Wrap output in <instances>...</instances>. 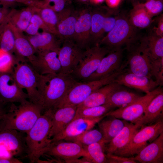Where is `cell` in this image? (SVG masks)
Listing matches in <instances>:
<instances>
[{
	"mask_svg": "<svg viewBox=\"0 0 163 163\" xmlns=\"http://www.w3.org/2000/svg\"><path fill=\"white\" fill-rule=\"evenodd\" d=\"M71 74H39L37 89L42 112L53 110L67 91L77 82Z\"/></svg>",
	"mask_w": 163,
	"mask_h": 163,
	"instance_id": "1",
	"label": "cell"
},
{
	"mask_svg": "<svg viewBox=\"0 0 163 163\" xmlns=\"http://www.w3.org/2000/svg\"><path fill=\"white\" fill-rule=\"evenodd\" d=\"M53 112L51 110L44 112L26 133V157L30 163L37 161L40 157L46 153L50 145L51 139L49 136Z\"/></svg>",
	"mask_w": 163,
	"mask_h": 163,
	"instance_id": "2",
	"label": "cell"
},
{
	"mask_svg": "<svg viewBox=\"0 0 163 163\" xmlns=\"http://www.w3.org/2000/svg\"><path fill=\"white\" fill-rule=\"evenodd\" d=\"M40 107L27 100L17 106L12 103L0 120V130H15L26 133L42 114Z\"/></svg>",
	"mask_w": 163,
	"mask_h": 163,
	"instance_id": "3",
	"label": "cell"
},
{
	"mask_svg": "<svg viewBox=\"0 0 163 163\" xmlns=\"http://www.w3.org/2000/svg\"><path fill=\"white\" fill-rule=\"evenodd\" d=\"M127 66L123 63L117 71L105 78L86 82H77L66 93L56 108L69 105L77 106L83 102L92 92L100 88L114 82L118 75L126 70Z\"/></svg>",
	"mask_w": 163,
	"mask_h": 163,
	"instance_id": "4",
	"label": "cell"
},
{
	"mask_svg": "<svg viewBox=\"0 0 163 163\" xmlns=\"http://www.w3.org/2000/svg\"><path fill=\"white\" fill-rule=\"evenodd\" d=\"M12 73L20 87L26 90L29 101L39 106L37 89L39 74L24 59L20 58L15 60Z\"/></svg>",
	"mask_w": 163,
	"mask_h": 163,
	"instance_id": "5",
	"label": "cell"
},
{
	"mask_svg": "<svg viewBox=\"0 0 163 163\" xmlns=\"http://www.w3.org/2000/svg\"><path fill=\"white\" fill-rule=\"evenodd\" d=\"M110 51L97 45L84 50L78 65L71 75L78 82H84L97 69L103 58Z\"/></svg>",
	"mask_w": 163,
	"mask_h": 163,
	"instance_id": "6",
	"label": "cell"
},
{
	"mask_svg": "<svg viewBox=\"0 0 163 163\" xmlns=\"http://www.w3.org/2000/svg\"><path fill=\"white\" fill-rule=\"evenodd\" d=\"M163 132V121L161 119L149 125L143 127L133 135L126 146L115 155L129 157L137 155Z\"/></svg>",
	"mask_w": 163,
	"mask_h": 163,
	"instance_id": "7",
	"label": "cell"
},
{
	"mask_svg": "<svg viewBox=\"0 0 163 163\" xmlns=\"http://www.w3.org/2000/svg\"><path fill=\"white\" fill-rule=\"evenodd\" d=\"M126 62L129 67L128 72L149 78L154 77L160 64L158 60L150 56L142 44L132 49Z\"/></svg>",
	"mask_w": 163,
	"mask_h": 163,
	"instance_id": "8",
	"label": "cell"
},
{
	"mask_svg": "<svg viewBox=\"0 0 163 163\" xmlns=\"http://www.w3.org/2000/svg\"><path fill=\"white\" fill-rule=\"evenodd\" d=\"M162 91V89L159 87L146 93L145 95L140 96L133 103L124 107L111 110L105 115L106 116L122 119L135 123L142 117L147 107L152 100Z\"/></svg>",
	"mask_w": 163,
	"mask_h": 163,
	"instance_id": "9",
	"label": "cell"
},
{
	"mask_svg": "<svg viewBox=\"0 0 163 163\" xmlns=\"http://www.w3.org/2000/svg\"><path fill=\"white\" fill-rule=\"evenodd\" d=\"M134 27L126 18H117L113 28L99 43L110 51L120 48L132 40L135 33Z\"/></svg>",
	"mask_w": 163,
	"mask_h": 163,
	"instance_id": "10",
	"label": "cell"
},
{
	"mask_svg": "<svg viewBox=\"0 0 163 163\" xmlns=\"http://www.w3.org/2000/svg\"><path fill=\"white\" fill-rule=\"evenodd\" d=\"M24 133L15 130H0V155L6 153L11 156H22L27 148Z\"/></svg>",
	"mask_w": 163,
	"mask_h": 163,
	"instance_id": "11",
	"label": "cell"
},
{
	"mask_svg": "<svg viewBox=\"0 0 163 163\" xmlns=\"http://www.w3.org/2000/svg\"><path fill=\"white\" fill-rule=\"evenodd\" d=\"M28 95L17 83L12 72L0 73V101L3 103L27 101Z\"/></svg>",
	"mask_w": 163,
	"mask_h": 163,
	"instance_id": "12",
	"label": "cell"
},
{
	"mask_svg": "<svg viewBox=\"0 0 163 163\" xmlns=\"http://www.w3.org/2000/svg\"><path fill=\"white\" fill-rule=\"evenodd\" d=\"M45 154L64 160L67 162L83 157L88 159L91 163L85 148L81 144L76 142L59 141L51 142Z\"/></svg>",
	"mask_w": 163,
	"mask_h": 163,
	"instance_id": "13",
	"label": "cell"
},
{
	"mask_svg": "<svg viewBox=\"0 0 163 163\" xmlns=\"http://www.w3.org/2000/svg\"><path fill=\"white\" fill-rule=\"evenodd\" d=\"M84 50L77 45L72 40L66 39L58 52L61 72L71 74L78 65Z\"/></svg>",
	"mask_w": 163,
	"mask_h": 163,
	"instance_id": "14",
	"label": "cell"
},
{
	"mask_svg": "<svg viewBox=\"0 0 163 163\" xmlns=\"http://www.w3.org/2000/svg\"><path fill=\"white\" fill-rule=\"evenodd\" d=\"M123 51L121 48L110 51L103 58L95 71L84 82L102 79L118 71L123 63Z\"/></svg>",
	"mask_w": 163,
	"mask_h": 163,
	"instance_id": "15",
	"label": "cell"
},
{
	"mask_svg": "<svg viewBox=\"0 0 163 163\" xmlns=\"http://www.w3.org/2000/svg\"><path fill=\"white\" fill-rule=\"evenodd\" d=\"M124 121V126L123 128L108 143L107 146H105L104 150L107 152V154H115L124 149L138 129L143 126V116L135 123Z\"/></svg>",
	"mask_w": 163,
	"mask_h": 163,
	"instance_id": "16",
	"label": "cell"
},
{
	"mask_svg": "<svg viewBox=\"0 0 163 163\" xmlns=\"http://www.w3.org/2000/svg\"><path fill=\"white\" fill-rule=\"evenodd\" d=\"M105 116V115L95 119L79 118L73 119L63 131L50 139L51 142L62 140L68 141L92 129Z\"/></svg>",
	"mask_w": 163,
	"mask_h": 163,
	"instance_id": "17",
	"label": "cell"
},
{
	"mask_svg": "<svg viewBox=\"0 0 163 163\" xmlns=\"http://www.w3.org/2000/svg\"><path fill=\"white\" fill-rule=\"evenodd\" d=\"M125 70L116 78L114 82L119 85L139 90L148 93L155 89L159 83L155 80L139 76Z\"/></svg>",
	"mask_w": 163,
	"mask_h": 163,
	"instance_id": "18",
	"label": "cell"
},
{
	"mask_svg": "<svg viewBox=\"0 0 163 163\" xmlns=\"http://www.w3.org/2000/svg\"><path fill=\"white\" fill-rule=\"evenodd\" d=\"M58 51L50 50L36 53V59L32 66L41 75L61 72Z\"/></svg>",
	"mask_w": 163,
	"mask_h": 163,
	"instance_id": "19",
	"label": "cell"
},
{
	"mask_svg": "<svg viewBox=\"0 0 163 163\" xmlns=\"http://www.w3.org/2000/svg\"><path fill=\"white\" fill-rule=\"evenodd\" d=\"M77 106L69 105L57 108L53 110L49 138L53 137L63 131L73 120Z\"/></svg>",
	"mask_w": 163,
	"mask_h": 163,
	"instance_id": "20",
	"label": "cell"
},
{
	"mask_svg": "<svg viewBox=\"0 0 163 163\" xmlns=\"http://www.w3.org/2000/svg\"><path fill=\"white\" fill-rule=\"evenodd\" d=\"M92 14L85 11L77 18L72 40L83 50L91 47Z\"/></svg>",
	"mask_w": 163,
	"mask_h": 163,
	"instance_id": "21",
	"label": "cell"
},
{
	"mask_svg": "<svg viewBox=\"0 0 163 163\" xmlns=\"http://www.w3.org/2000/svg\"><path fill=\"white\" fill-rule=\"evenodd\" d=\"M133 158L134 160L141 163H162L163 132Z\"/></svg>",
	"mask_w": 163,
	"mask_h": 163,
	"instance_id": "22",
	"label": "cell"
},
{
	"mask_svg": "<svg viewBox=\"0 0 163 163\" xmlns=\"http://www.w3.org/2000/svg\"><path fill=\"white\" fill-rule=\"evenodd\" d=\"M8 22L14 35L15 52L18 55L19 57L27 59L32 66L36 58L35 50L23 32Z\"/></svg>",
	"mask_w": 163,
	"mask_h": 163,
	"instance_id": "23",
	"label": "cell"
},
{
	"mask_svg": "<svg viewBox=\"0 0 163 163\" xmlns=\"http://www.w3.org/2000/svg\"><path fill=\"white\" fill-rule=\"evenodd\" d=\"M121 86L114 82L100 88L94 91L83 102L78 105L77 108L97 106L105 104L111 94Z\"/></svg>",
	"mask_w": 163,
	"mask_h": 163,
	"instance_id": "24",
	"label": "cell"
},
{
	"mask_svg": "<svg viewBox=\"0 0 163 163\" xmlns=\"http://www.w3.org/2000/svg\"><path fill=\"white\" fill-rule=\"evenodd\" d=\"M54 35L48 32L43 31L26 37L37 53L48 51H59V45Z\"/></svg>",
	"mask_w": 163,
	"mask_h": 163,
	"instance_id": "25",
	"label": "cell"
},
{
	"mask_svg": "<svg viewBox=\"0 0 163 163\" xmlns=\"http://www.w3.org/2000/svg\"><path fill=\"white\" fill-rule=\"evenodd\" d=\"M40 8L27 6L20 10L12 9L6 18L9 23L20 31L25 32L34 14Z\"/></svg>",
	"mask_w": 163,
	"mask_h": 163,
	"instance_id": "26",
	"label": "cell"
},
{
	"mask_svg": "<svg viewBox=\"0 0 163 163\" xmlns=\"http://www.w3.org/2000/svg\"><path fill=\"white\" fill-rule=\"evenodd\" d=\"M100 131L103 137L100 142L105 145L108 143L121 131L124 126V121L118 118H113L101 120L98 123Z\"/></svg>",
	"mask_w": 163,
	"mask_h": 163,
	"instance_id": "27",
	"label": "cell"
},
{
	"mask_svg": "<svg viewBox=\"0 0 163 163\" xmlns=\"http://www.w3.org/2000/svg\"><path fill=\"white\" fill-rule=\"evenodd\" d=\"M163 111V92L154 97L149 104L143 116V126L150 125L162 118Z\"/></svg>",
	"mask_w": 163,
	"mask_h": 163,
	"instance_id": "28",
	"label": "cell"
},
{
	"mask_svg": "<svg viewBox=\"0 0 163 163\" xmlns=\"http://www.w3.org/2000/svg\"><path fill=\"white\" fill-rule=\"evenodd\" d=\"M140 96L121 87L114 91L108 97L105 104H110L114 108L124 107L137 100Z\"/></svg>",
	"mask_w": 163,
	"mask_h": 163,
	"instance_id": "29",
	"label": "cell"
},
{
	"mask_svg": "<svg viewBox=\"0 0 163 163\" xmlns=\"http://www.w3.org/2000/svg\"><path fill=\"white\" fill-rule=\"evenodd\" d=\"M0 48L11 54L15 52L14 34L6 17L0 24Z\"/></svg>",
	"mask_w": 163,
	"mask_h": 163,
	"instance_id": "30",
	"label": "cell"
},
{
	"mask_svg": "<svg viewBox=\"0 0 163 163\" xmlns=\"http://www.w3.org/2000/svg\"><path fill=\"white\" fill-rule=\"evenodd\" d=\"M151 17L142 4H139L136 5L131 11L129 20L134 27L144 28L150 25L152 21Z\"/></svg>",
	"mask_w": 163,
	"mask_h": 163,
	"instance_id": "31",
	"label": "cell"
},
{
	"mask_svg": "<svg viewBox=\"0 0 163 163\" xmlns=\"http://www.w3.org/2000/svg\"><path fill=\"white\" fill-rule=\"evenodd\" d=\"M113 108V107L108 104L97 106L77 108L73 119L79 118L90 119L96 118L105 115Z\"/></svg>",
	"mask_w": 163,
	"mask_h": 163,
	"instance_id": "32",
	"label": "cell"
},
{
	"mask_svg": "<svg viewBox=\"0 0 163 163\" xmlns=\"http://www.w3.org/2000/svg\"><path fill=\"white\" fill-rule=\"evenodd\" d=\"M142 44L150 56L156 59L163 58V37L158 35H151Z\"/></svg>",
	"mask_w": 163,
	"mask_h": 163,
	"instance_id": "33",
	"label": "cell"
},
{
	"mask_svg": "<svg viewBox=\"0 0 163 163\" xmlns=\"http://www.w3.org/2000/svg\"><path fill=\"white\" fill-rule=\"evenodd\" d=\"M39 13L50 32L59 35L57 29L59 18L57 13L49 7L43 6L40 8Z\"/></svg>",
	"mask_w": 163,
	"mask_h": 163,
	"instance_id": "34",
	"label": "cell"
},
{
	"mask_svg": "<svg viewBox=\"0 0 163 163\" xmlns=\"http://www.w3.org/2000/svg\"><path fill=\"white\" fill-rule=\"evenodd\" d=\"M58 16L57 29L59 35L72 38L75 32L77 18L72 15L64 17L61 15H58Z\"/></svg>",
	"mask_w": 163,
	"mask_h": 163,
	"instance_id": "35",
	"label": "cell"
},
{
	"mask_svg": "<svg viewBox=\"0 0 163 163\" xmlns=\"http://www.w3.org/2000/svg\"><path fill=\"white\" fill-rule=\"evenodd\" d=\"M102 137V134L100 130L91 129L71 138L68 141L76 142L83 146H86L93 143L100 142Z\"/></svg>",
	"mask_w": 163,
	"mask_h": 163,
	"instance_id": "36",
	"label": "cell"
},
{
	"mask_svg": "<svg viewBox=\"0 0 163 163\" xmlns=\"http://www.w3.org/2000/svg\"><path fill=\"white\" fill-rule=\"evenodd\" d=\"M105 16L100 12L92 14L91 19V38L95 45H99V40L102 36V30Z\"/></svg>",
	"mask_w": 163,
	"mask_h": 163,
	"instance_id": "37",
	"label": "cell"
},
{
	"mask_svg": "<svg viewBox=\"0 0 163 163\" xmlns=\"http://www.w3.org/2000/svg\"><path fill=\"white\" fill-rule=\"evenodd\" d=\"M83 146L86 149L91 163H107L106 155L104 152V145L98 142Z\"/></svg>",
	"mask_w": 163,
	"mask_h": 163,
	"instance_id": "38",
	"label": "cell"
},
{
	"mask_svg": "<svg viewBox=\"0 0 163 163\" xmlns=\"http://www.w3.org/2000/svg\"><path fill=\"white\" fill-rule=\"evenodd\" d=\"M39 9L33 14L30 22L25 31L29 35H34L38 34L40 29H42L43 31L50 32L48 27L39 15Z\"/></svg>",
	"mask_w": 163,
	"mask_h": 163,
	"instance_id": "39",
	"label": "cell"
},
{
	"mask_svg": "<svg viewBox=\"0 0 163 163\" xmlns=\"http://www.w3.org/2000/svg\"><path fill=\"white\" fill-rule=\"evenodd\" d=\"M15 61L11 53L0 48V73L12 72Z\"/></svg>",
	"mask_w": 163,
	"mask_h": 163,
	"instance_id": "40",
	"label": "cell"
},
{
	"mask_svg": "<svg viewBox=\"0 0 163 163\" xmlns=\"http://www.w3.org/2000/svg\"><path fill=\"white\" fill-rule=\"evenodd\" d=\"M142 5L151 17L160 14L163 10V0H147Z\"/></svg>",
	"mask_w": 163,
	"mask_h": 163,
	"instance_id": "41",
	"label": "cell"
},
{
	"mask_svg": "<svg viewBox=\"0 0 163 163\" xmlns=\"http://www.w3.org/2000/svg\"><path fill=\"white\" fill-rule=\"evenodd\" d=\"M70 0H43V6L49 7L57 13L64 10L66 2Z\"/></svg>",
	"mask_w": 163,
	"mask_h": 163,
	"instance_id": "42",
	"label": "cell"
},
{
	"mask_svg": "<svg viewBox=\"0 0 163 163\" xmlns=\"http://www.w3.org/2000/svg\"><path fill=\"white\" fill-rule=\"evenodd\" d=\"M106 156L107 163H136L133 158L124 157L114 154H107Z\"/></svg>",
	"mask_w": 163,
	"mask_h": 163,
	"instance_id": "43",
	"label": "cell"
},
{
	"mask_svg": "<svg viewBox=\"0 0 163 163\" xmlns=\"http://www.w3.org/2000/svg\"><path fill=\"white\" fill-rule=\"evenodd\" d=\"M117 18L112 17L105 16L102 30V35L104 33H108L114 26Z\"/></svg>",
	"mask_w": 163,
	"mask_h": 163,
	"instance_id": "44",
	"label": "cell"
},
{
	"mask_svg": "<svg viewBox=\"0 0 163 163\" xmlns=\"http://www.w3.org/2000/svg\"><path fill=\"white\" fill-rule=\"evenodd\" d=\"M18 3H22L27 6L41 8L43 5V1L40 0H16Z\"/></svg>",
	"mask_w": 163,
	"mask_h": 163,
	"instance_id": "45",
	"label": "cell"
},
{
	"mask_svg": "<svg viewBox=\"0 0 163 163\" xmlns=\"http://www.w3.org/2000/svg\"><path fill=\"white\" fill-rule=\"evenodd\" d=\"M18 159L13 157H0V163H21Z\"/></svg>",
	"mask_w": 163,
	"mask_h": 163,
	"instance_id": "46",
	"label": "cell"
},
{
	"mask_svg": "<svg viewBox=\"0 0 163 163\" xmlns=\"http://www.w3.org/2000/svg\"><path fill=\"white\" fill-rule=\"evenodd\" d=\"M9 11V8L3 7L0 9V24L5 20Z\"/></svg>",
	"mask_w": 163,
	"mask_h": 163,
	"instance_id": "47",
	"label": "cell"
},
{
	"mask_svg": "<svg viewBox=\"0 0 163 163\" xmlns=\"http://www.w3.org/2000/svg\"><path fill=\"white\" fill-rule=\"evenodd\" d=\"M16 0H0V4L2 7L9 8L17 3Z\"/></svg>",
	"mask_w": 163,
	"mask_h": 163,
	"instance_id": "48",
	"label": "cell"
},
{
	"mask_svg": "<svg viewBox=\"0 0 163 163\" xmlns=\"http://www.w3.org/2000/svg\"><path fill=\"white\" fill-rule=\"evenodd\" d=\"M163 17L161 18L159 21L158 27L156 30L157 35L163 37Z\"/></svg>",
	"mask_w": 163,
	"mask_h": 163,
	"instance_id": "49",
	"label": "cell"
},
{
	"mask_svg": "<svg viewBox=\"0 0 163 163\" xmlns=\"http://www.w3.org/2000/svg\"><path fill=\"white\" fill-rule=\"evenodd\" d=\"M107 5L110 8L117 7L122 0H105Z\"/></svg>",
	"mask_w": 163,
	"mask_h": 163,
	"instance_id": "50",
	"label": "cell"
},
{
	"mask_svg": "<svg viewBox=\"0 0 163 163\" xmlns=\"http://www.w3.org/2000/svg\"><path fill=\"white\" fill-rule=\"evenodd\" d=\"M105 0H90V1L93 3L95 4L101 3Z\"/></svg>",
	"mask_w": 163,
	"mask_h": 163,
	"instance_id": "51",
	"label": "cell"
},
{
	"mask_svg": "<svg viewBox=\"0 0 163 163\" xmlns=\"http://www.w3.org/2000/svg\"><path fill=\"white\" fill-rule=\"evenodd\" d=\"M2 103L0 101V113L5 112L2 107Z\"/></svg>",
	"mask_w": 163,
	"mask_h": 163,
	"instance_id": "52",
	"label": "cell"
},
{
	"mask_svg": "<svg viewBox=\"0 0 163 163\" xmlns=\"http://www.w3.org/2000/svg\"><path fill=\"white\" fill-rule=\"evenodd\" d=\"M5 112H5L0 113V120H1L3 118V116Z\"/></svg>",
	"mask_w": 163,
	"mask_h": 163,
	"instance_id": "53",
	"label": "cell"
},
{
	"mask_svg": "<svg viewBox=\"0 0 163 163\" xmlns=\"http://www.w3.org/2000/svg\"><path fill=\"white\" fill-rule=\"evenodd\" d=\"M81 2H87L88 1H90V0H80Z\"/></svg>",
	"mask_w": 163,
	"mask_h": 163,
	"instance_id": "54",
	"label": "cell"
},
{
	"mask_svg": "<svg viewBox=\"0 0 163 163\" xmlns=\"http://www.w3.org/2000/svg\"><path fill=\"white\" fill-rule=\"evenodd\" d=\"M1 4H0V9L2 7H1Z\"/></svg>",
	"mask_w": 163,
	"mask_h": 163,
	"instance_id": "55",
	"label": "cell"
}]
</instances>
